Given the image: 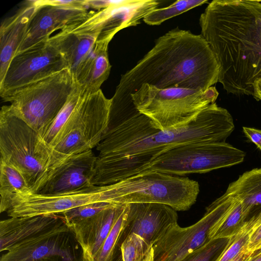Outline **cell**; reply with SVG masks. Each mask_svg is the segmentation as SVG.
Wrapping results in <instances>:
<instances>
[{
    "mask_svg": "<svg viewBox=\"0 0 261 261\" xmlns=\"http://www.w3.org/2000/svg\"><path fill=\"white\" fill-rule=\"evenodd\" d=\"M84 95H85L84 93L76 84L75 88L69 97L64 106L44 133L39 137L36 151L43 164L44 168L47 162L49 152L54 142Z\"/></svg>",
    "mask_w": 261,
    "mask_h": 261,
    "instance_id": "23",
    "label": "cell"
},
{
    "mask_svg": "<svg viewBox=\"0 0 261 261\" xmlns=\"http://www.w3.org/2000/svg\"><path fill=\"white\" fill-rule=\"evenodd\" d=\"M30 192V187L21 173L13 166L0 161L1 213L6 212L15 195Z\"/></svg>",
    "mask_w": 261,
    "mask_h": 261,
    "instance_id": "24",
    "label": "cell"
},
{
    "mask_svg": "<svg viewBox=\"0 0 261 261\" xmlns=\"http://www.w3.org/2000/svg\"><path fill=\"white\" fill-rule=\"evenodd\" d=\"M253 96L261 100V77L256 80L253 84Z\"/></svg>",
    "mask_w": 261,
    "mask_h": 261,
    "instance_id": "35",
    "label": "cell"
},
{
    "mask_svg": "<svg viewBox=\"0 0 261 261\" xmlns=\"http://www.w3.org/2000/svg\"><path fill=\"white\" fill-rule=\"evenodd\" d=\"M234 129L228 111L215 102L179 127L162 129L136 109L109 116L106 132L96 147L100 159L153 154L194 143L225 142Z\"/></svg>",
    "mask_w": 261,
    "mask_h": 261,
    "instance_id": "3",
    "label": "cell"
},
{
    "mask_svg": "<svg viewBox=\"0 0 261 261\" xmlns=\"http://www.w3.org/2000/svg\"><path fill=\"white\" fill-rule=\"evenodd\" d=\"M112 203L110 185L92 186L80 190L54 195L17 194L6 213L10 217L62 214L72 208L95 202Z\"/></svg>",
    "mask_w": 261,
    "mask_h": 261,
    "instance_id": "12",
    "label": "cell"
},
{
    "mask_svg": "<svg viewBox=\"0 0 261 261\" xmlns=\"http://www.w3.org/2000/svg\"><path fill=\"white\" fill-rule=\"evenodd\" d=\"M207 2V0H178L171 5L152 11L143 20L150 25H160L164 21Z\"/></svg>",
    "mask_w": 261,
    "mask_h": 261,
    "instance_id": "27",
    "label": "cell"
},
{
    "mask_svg": "<svg viewBox=\"0 0 261 261\" xmlns=\"http://www.w3.org/2000/svg\"><path fill=\"white\" fill-rule=\"evenodd\" d=\"M245 226L242 205L237 200L231 209L212 229L210 238L212 240L232 238L237 235Z\"/></svg>",
    "mask_w": 261,
    "mask_h": 261,
    "instance_id": "25",
    "label": "cell"
},
{
    "mask_svg": "<svg viewBox=\"0 0 261 261\" xmlns=\"http://www.w3.org/2000/svg\"><path fill=\"white\" fill-rule=\"evenodd\" d=\"M218 95L215 86L203 91L182 88L161 89L144 84L130 97L139 112L151 120L156 127L165 129L188 123L215 103Z\"/></svg>",
    "mask_w": 261,
    "mask_h": 261,
    "instance_id": "6",
    "label": "cell"
},
{
    "mask_svg": "<svg viewBox=\"0 0 261 261\" xmlns=\"http://www.w3.org/2000/svg\"><path fill=\"white\" fill-rule=\"evenodd\" d=\"M125 205H113L70 227L82 248L85 261H93Z\"/></svg>",
    "mask_w": 261,
    "mask_h": 261,
    "instance_id": "18",
    "label": "cell"
},
{
    "mask_svg": "<svg viewBox=\"0 0 261 261\" xmlns=\"http://www.w3.org/2000/svg\"><path fill=\"white\" fill-rule=\"evenodd\" d=\"M123 261H154L153 245L136 233L128 235L121 246Z\"/></svg>",
    "mask_w": 261,
    "mask_h": 261,
    "instance_id": "26",
    "label": "cell"
},
{
    "mask_svg": "<svg viewBox=\"0 0 261 261\" xmlns=\"http://www.w3.org/2000/svg\"><path fill=\"white\" fill-rule=\"evenodd\" d=\"M105 19L103 9L90 11L87 16L48 39L64 59L74 77L100 35Z\"/></svg>",
    "mask_w": 261,
    "mask_h": 261,
    "instance_id": "14",
    "label": "cell"
},
{
    "mask_svg": "<svg viewBox=\"0 0 261 261\" xmlns=\"http://www.w3.org/2000/svg\"><path fill=\"white\" fill-rule=\"evenodd\" d=\"M128 204L127 217L119 240L120 246L133 233L153 245L178 224L176 211L168 205L155 203Z\"/></svg>",
    "mask_w": 261,
    "mask_h": 261,
    "instance_id": "16",
    "label": "cell"
},
{
    "mask_svg": "<svg viewBox=\"0 0 261 261\" xmlns=\"http://www.w3.org/2000/svg\"><path fill=\"white\" fill-rule=\"evenodd\" d=\"M85 0L60 5L54 0H39V6L29 24L25 36L16 53L48 39L54 32L88 15Z\"/></svg>",
    "mask_w": 261,
    "mask_h": 261,
    "instance_id": "15",
    "label": "cell"
},
{
    "mask_svg": "<svg viewBox=\"0 0 261 261\" xmlns=\"http://www.w3.org/2000/svg\"><path fill=\"white\" fill-rule=\"evenodd\" d=\"M249 261H261V251H254L252 256Z\"/></svg>",
    "mask_w": 261,
    "mask_h": 261,
    "instance_id": "36",
    "label": "cell"
},
{
    "mask_svg": "<svg viewBox=\"0 0 261 261\" xmlns=\"http://www.w3.org/2000/svg\"><path fill=\"white\" fill-rule=\"evenodd\" d=\"M253 251L245 249L238 256L231 261H249L252 257Z\"/></svg>",
    "mask_w": 261,
    "mask_h": 261,
    "instance_id": "34",
    "label": "cell"
},
{
    "mask_svg": "<svg viewBox=\"0 0 261 261\" xmlns=\"http://www.w3.org/2000/svg\"><path fill=\"white\" fill-rule=\"evenodd\" d=\"M199 24L219 64L223 89L253 96L254 83L261 77V2L213 1Z\"/></svg>",
    "mask_w": 261,
    "mask_h": 261,
    "instance_id": "2",
    "label": "cell"
},
{
    "mask_svg": "<svg viewBox=\"0 0 261 261\" xmlns=\"http://www.w3.org/2000/svg\"><path fill=\"white\" fill-rule=\"evenodd\" d=\"M243 132L246 137L261 150V130L243 127Z\"/></svg>",
    "mask_w": 261,
    "mask_h": 261,
    "instance_id": "32",
    "label": "cell"
},
{
    "mask_svg": "<svg viewBox=\"0 0 261 261\" xmlns=\"http://www.w3.org/2000/svg\"><path fill=\"white\" fill-rule=\"evenodd\" d=\"M253 228L244 227L232 239L219 261H231L246 248Z\"/></svg>",
    "mask_w": 261,
    "mask_h": 261,
    "instance_id": "30",
    "label": "cell"
},
{
    "mask_svg": "<svg viewBox=\"0 0 261 261\" xmlns=\"http://www.w3.org/2000/svg\"><path fill=\"white\" fill-rule=\"evenodd\" d=\"M255 250H260L261 251V243L256 247V248L255 249V250L254 251H255Z\"/></svg>",
    "mask_w": 261,
    "mask_h": 261,
    "instance_id": "37",
    "label": "cell"
},
{
    "mask_svg": "<svg viewBox=\"0 0 261 261\" xmlns=\"http://www.w3.org/2000/svg\"><path fill=\"white\" fill-rule=\"evenodd\" d=\"M128 111H129V110H128ZM110 112H111V111H110ZM123 112H124V111H123Z\"/></svg>",
    "mask_w": 261,
    "mask_h": 261,
    "instance_id": "38",
    "label": "cell"
},
{
    "mask_svg": "<svg viewBox=\"0 0 261 261\" xmlns=\"http://www.w3.org/2000/svg\"><path fill=\"white\" fill-rule=\"evenodd\" d=\"M61 214L11 217L0 222V251L40 234L66 225Z\"/></svg>",
    "mask_w": 261,
    "mask_h": 261,
    "instance_id": "19",
    "label": "cell"
},
{
    "mask_svg": "<svg viewBox=\"0 0 261 261\" xmlns=\"http://www.w3.org/2000/svg\"><path fill=\"white\" fill-rule=\"evenodd\" d=\"M245 155L225 142L190 143L153 154L114 160L111 172L116 181L152 172L184 176L239 164Z\"/></svg>",
    "mask_w": 261,
    "mask_h": 261,
    "instance_id": "4",
    "label": "cell"
},
{
    "mask_svg": "<svg viewBox=\"0 0 261 261\" xmlns=\"http://www.w3.org/2000/svg\"><path fill=\"white\" fill-rule=\"evenodd\" d=\"M237 199L224 194L206 208L204 216L194 224L172 228L153 245L154 261H179L211 240L214 227L231 209Z\"/></svg>",
    "mask_w": 261,
    "mask_h": 261,
    "instance_id": "10",
    "label": "cell"
},
{
    "mask_svg": "<svg viewBox=\"0 0 261 261\" xmlns=\"http://www.w3.org/2000/svg\"><path fill=\"white\" fill-rule=\"evenodd\" d=\"M110 106L111 99L100 89L83 96L50 150L44 173L32 193L71 156L97 146L108 127Z\"/></svg>",
    "mask_w": 261,
    "mask_h": 261,
    "instance_id": "5",
    "label": "cell"
},
{
    "mask_svg": "<svg viewBox=\"0 0 261 261\" xmlns=\"http://www.w3.org/2000/svg\"><path fill=\"white\" fill-rule=\"evenodd\" d=\"M39 6V0L23 2L16 12L4 20L0 27V81L16 54L29 24Z\"/></svg>",
    "mask_w": 261,
    "mask_h": 261,
    "instance_id": "20",
    "label": "cell"
},
{
    "mask_svg": "<svg viewBox=\"0 0 261 261\" xmlns=\"http://www.w3.org/2000/svg\"><path fill=\"white\" fill-rule=\"evenodd\" d=\"M113 205L116 204L103 202L92 203L68 210L61 215L67 225L70 227L72 225L91 217Z\"/></svg>",
    "mask_w": 261,
    "mask_h": 261,
    "instance_id": "29",
    "label": "cell"
},
{
    "mask_svg": "<svg viewBox=\"0 0 261 261\" xmlns=\"http://www.w3.org/2000/svg\"><path fill=\"white\" fill-rule=\"evenodd\" d=\"M118 0H85L88 8H92L97 11L105 9L116 4Z\"/></svg>",
    "mask_w": 261,
    "mask_h": 261,
    "instance_id": "33",
    "label": "cell"
},
{
    "mask_svg": "<svg viewBox=\"0 0 261 261\" xmlns=\"http://www.w3.org/2000/svg\"><path fill=\"white\" fill-rule=\"evenodd\" d=\"M232 238L212 239L179 261H219Z\"/></svg>",
    "mask_w": 261,
    "mask_h": 261,
    "instance_id": "28",
    "label": "cell"
},
{
    "mask_svg": "<svg viewBox=\"0 0 261 261\" xmlns=\"http://www.w3.org/2000/svg\"><path fill=\"white\" fill-rule=\"evenodd\" d=\"M67 64L48 39L18 53L0 81V95L5 99L19 89L65 68Z\"/></svg>",
    "mask_w": 261,
    "mask_h": 261,
    "instance_id": "11",
    "label": "cell"
},
{
    "mask_svg": "<svg viewBox=\"0 0 261 261\" xmlns=\"http://www.w3.org/2000/svg\"><path fill=\"white\" fill-rule=\"evenodd\" d=\"M224 195L241 202L245 227L254 229L261 223V168L240 176L229 185Z\"/></svg>",
    "mask_w": 261,
    "mask_h": 261,
    "instance_id": "21",
    "label": "cell"
},
{
    "mask_svg": "<svg viewBox=\"0 0 261 261\" xmlns=\"http://www.w3.org/2000/svg\"><path fill=\"white\" fill-rule=\"evenodd\" d=\"M0 261H85L82 248L67 225L21 241Z\"/></svg>",
    "mask_w": 261,
    "mask_h": 261,
    "instance_id": "13",
    "label": "cell"
},
{
    "mask_svg": "<svg viewBox=\"0 0 261 261\" xmlns=\"http://www.w3.org/2000/svg\"><path fill=\"white\" fill-rule=\"evenodd\" d=\"M220 65L203 37L176 27L155 40L153 47L121 75L110 110L134 108L130 95L144 84L163 89L205 91L219 80Z\"/></svg>",
    "mask_w": 261,
    "mask_h": 261,
    "instance_id": "1",
    "label": "cell"
},
{
    "mask_svg": "<svg viewBox=\"0 0 261 261\" xmlns=\"http://www.w3.org/2000/svg\"><path fill=\"white\" fill-rule=\"evenodd\" d=\"M109 39L98 38L88 57L82 64L74 79L85 94H90L99 90L108 78L111 68L108 48Z\"/></svg>",
    "mask_w": 261,
    "mask_h": 261,
    "instance_id": "22",
    "label": "cell"
},
{
    "mask_svg": "<svg viewBox=\"0 0 261 261\" xmlns=\"http://www.w3.org/2000/svg\"><path fill=\"white\" fill-rule=\"evenodd\" d=\"M110 186L114 204L155 203L168 205L176 211L189 210L199 192L195 180L156 172L132 176Z\"/></svg>",
    "mask_w": 261,
    "mask_h": 261,
    "instance_id": "8",
    "label": "cell"
},
{
    "mask_svg": "<svg viewBox=\"0 0 261 261\" xmlns=\"http://www.w3.org/2000/svg\"><path fill=\"white\" fill-rule=\"evenodd\" d=\"M96 160L92 150L71 156L54 171L35 194L59 195L93 186Z\"/></svg>",
    "mask_w": 261,
    "mask_h": 261,
    "instance_id": "17",
    "label": "cell"
},
{
    "mask_svg": "<svg viewBox=\"0 0 261 261\" xmlns=\"http://www.w3.org/2000/svg\"><path fill=\"white\" fill-rule=\"evenodd\" d=\"M76 86L69 68L15 91L4 100L13 113L36 132L45 130Z\"/></svg>",
    "mask_w": 261,
    "mask_h": 261,
    "instance_id": "7",
    "label": "cell"
},
{
    "mask_svg": "<svg viewBox=\"0 0 261 261\" xmlns=\"http://www.w3.org/2000/svg\"><path fill=\"white\" fill-rule=\"evenodd\" d=\"M38 140V133L16 116L9 105L2 107L0 161L18 170L30 191L39 181L44 170V165L36 151Z\"/></svg>",
    "mask_w": 261,
    "mask_h": 261,
    "instance_id": "9",
    "label": "cell"
},
{
    "mask_svg": "<svg viewBox=\"0 0 261 261\" xmlns=\"http://www.w3.org/2000/svg\"><path fill=\"white\" fill-rule=\"evenodd\" d=\"M261 243V223L251 232L246 249L253 251Z\"/></svg>",
    "mask_w": 261,
    "mask_h": 261,
    "instance_id": "31",
    "label": "cell"
}]
</instances>
